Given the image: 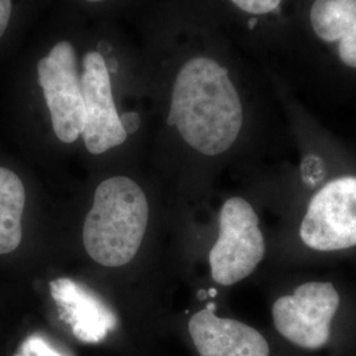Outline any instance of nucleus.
Instances as JSON below:
<instances>
[{
  "instance_id": "obj_15",
  "label": "nucleus",
  "mask_w": 356,
  "mask_h": 356,
  "mask_svg": "<svg viewBox=\"0 0 356 356\" xmlns=\"http://www.w3.org/2000/svg\"><path fill=\"white\" fill-rule=\"evenodd\" d=\"M122 126L124 128L126 134H135L139 127H140V116L136 113H124L120 116Z\"/></svg>"
},
{
  "instance_id": "obj_3",
  "label": "nucleus",
  "mask_w": 356,
  "mask_h": 356,
  "mask_svg": "<svg viewBox=\"0 0 356 356\" xmlns=\"http://www.w3.org/2000/svg\"><path fill=\"white\" fill-rule=\"evenodd\" d=\"M294 54L356 83V0H294Z\"/></svg>"
},
{
  "instance_id": "obj_8",
  "label": "nucleus",
  "mask_w": 356,
  "mask_h": 356,
  "mask_svg": "<svg viewBox=\"0 0 356 356\" xmlns=\"http://www.w3.org/2000/svg\"><path fill=\"white\" fill-rule=\"evenodd\" d=\"M81 89L85 104L83 140L91 154H102L127 140L113 97L111 76L99 51H90L82 60Z\"/></svg>"
},
{
  "instance_id": "obj_4",
  "label": "nucleus",
  "mask_w": 356,
  "mask_h": 356,
  "mask_svg": "<svg viewBox=\"0 0 356 356\" xmlns=\"http://www.w3.org/2000/svg\"><path fill=\"white\" fill-rule=\"evenodd\" d=\"M266 254V241L254 207L244 198L227 200L219 214V236L209 261L216 284L229 286L247 276Z\"/></svg>"
},
{
  "instance_id": "obj_12",
  "label": "nucleus",
  "mask_w": 356,
  "mask_h": 356,
  "mask_svg": "<svg viewBox=\"0 0 356 356\" xmlns=\"http://www.w3.org/2000/svg\"><path fill=\"white\" fill-rule=\"evenodd\" d=\"M24 207L23 181L13 170L0 166V254H11L20 245Z\"/></svg>"
},
{
  "instance_id": "obj_5",
  "label": "nucleus",
  "mask_w": 356,
  "mask_h": 356,
  "mask_svg": "<svg viewBox=\"0 0 356 356\" xmlns=\"http://www.w3.org/2000/svg\"><path fill=\"white\" fill-rule=\"evenodd\" d=\"M38 78L57 139L74 143L83 132L85 104L73 44L65 40L54 44L38 63Z\"/></svg>"
},
{
  "instance_id": "obj_13",
  "label": "nucleus",
  "mask_w": 356,
  "mask_h": 356,
  "mask_svg": "<svg viewBox=\"0 0 356 356\" xmlns=\"http://www.w3.org/2000/svg\"><path fill=\"white\" fill-rule=\"evenodd\" d=\"M17 356H64L40 337H32L22 347Z\"/></svg>"
},
{
  "instance_id": "obj_9",
  "label": "nucleus",
  "mask_w": 356,
  "mask_h": 356,
  "mask_svg": "<svg viewBox=\"0 0 356 356\" xmlns=\"http://www.w3.org/2000/svg\"><path fill=\"white\" fill-rule=\"evenodd\" d=\"M189 332L201 356H269L268 342L259 331L218 317L213 304L191 317Z\"/></svg>"
},
{
  "instance_id": "obj_16",
  "label": "nucleus",
  "mask_w": 356,
  "mask_h": 356,
  "mask_svg": "<svg viewBox=\"0 0 356 356\" xmlns=\"http://www.w3.org/2000/svg\"><path fill=\"white\" fill-rule=\"evenodd\" d=\"M85 1H89V3H101V1H104V0H85Z\"/></svg>"
},
{
  "instance_id": "obj_2",
  "label": "nucleus",
  "mask_w": 356,
  "mask_h": 356,
  "mask_svg": "<svg viewBox=\"0 0 356 356\" xmlns=\"http://www.w3.org/2000/svg\"><path fill=\"white\" fill-rule=\"evenodd\" d=\"M148 216L147 197L135 181L128 177L103 181L83 225L86 252L104 267L126 266L140 248Z\"/></svg>"
},
{
  "instance_id": "obj_7",
  "label": "nucleus",
  "mask_w": 356,
  "mask_h": 356,
  "mask_svg": "<svg viewBox=\"0 0 356 356\" xmlns=\"http://www.w3.org/2000/svg\"><path fill=\"white\" fill-rule=\"evenodd\" d=\"M300 236L309 248L322 252L355 247L356 176L334 178L312 198Z\"/></svg>"
},
{
  "instance_id": "obj_11",
  "label": "nucleus",
  "mask_w": 356,
  "mask_h": 356,
  "mask_svg": "<svg viewBox=\"0 0 356 356\" xmlns=\"http://www.w3.org/2000/svg\"><path fill=\"white\" fill-rule=\"evenodd\" d=\"M235 13L245 17L251 31H263L280 53H293L294 0H226Z\"/></svg>"
},
{
  "instance_id": "obj_14",
  "label": "nucleus",
  "mask_w": 356,
  "mask_h": 356,
  "mask_svg": "<svg viewBox=\"0 0 356 356\" xmlns=\"http://www.w3.org/2000/svg\"><path fill=\"white\" fill-rule=\"evenodd\" d=\"M13 13V0H0V38L6 33Z\"/></svg>"
},
{
  "instance_id": "obj_10",
  "label": "nucleus",
  "mask_w": 356,
  "mask_h": 356,
  "mask_svg": "<svg viewBox=\"0 0 356 356\" xmlns=\"http://www.w3.org/2000/svg\"><path fill=\"white\" fill-rule=\"evenodd\" d=\"M53 300L61 310V319L85 343H99L114 330L118 318L102 298L76 281L61 277L49 284Z\"/></svg>"
},
{
  "instance_id": "obj_6",
  "label": "nucleus",
  "mask_w": 356,
  "mask_h": 356,
  "mask_svg": "<svg viewBox=\"0 0 356 356\" xmlns=\"http://www.w3.org/2000/svg\"><path fill=\"white\" fill-rule=\"evenodd\" d=\"M339 302V293L331 282H305L293 294L276 300L272 307L275 327L293 344L317 350L329 342Z\"/></svg>"
},
{
  "instance_id": "obj_1",
  "label": "nucleus",
  "mask_w": 356,
  "mask_h": 356,
  "mask_svg": "<svg viewBox=\"0 0 356 356\" xmlns=\"http://www.w3.org/2000/svg\"><path fill=\"white\" fill-rule=\"evenodd\" d=\"M166 123L204 156L229 151L241 136L244 107L229 65L209 51L188 57L173 81Z\"/></svg>"
}]
</instances>
